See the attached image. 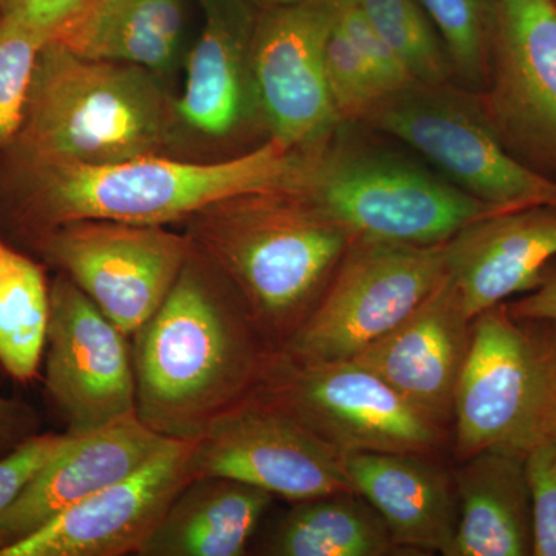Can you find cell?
Returning a JSON list of instances; mask_svg holds the SVG:
<instances>
[{"mask_svg": "<svg viewBox=\"0 0 556 556\" xmlns=\"http://www.w3.org/2000/svg\"><path fill=\"white\" fill-rule=\"evenodd\" d=\"M130 345L137 416L177 441H197L255 396L280 354L193 248L170 294Z\"/></svg>", "mask_w": 556, "mask_h": 556, "instance_id": "6da1fadb", "label": "cell"}, {"mask_svg": "<svg viewBox=\"0 0 556 556\" xmlns=\"http://www.w3.org/2000/svg\"><path fill=\"white\" fill-rule=\"evenodd\" d=\"M302 159V149L270 138L217 163L149 155L98 166L0 167V233L27 244L76 219L185 223L229 197L291 188Z\"/></svg>", "mask_w": 556, "mask_h": 556, "instance_id": "7a4b0ae2", "label": "cell"}, {"mask_svg": "<svg viewBox=\"0 0 556 556\" xmlns=\"http://www.w3.org/2000/svg\"><path fill=\"white\" fill-rule=\"evenodd\" d=\"M185 233L277 351L308 317L353 243L291 189L217 201L186 219Z\"/></svg>", "mask_w": 556, "mask_h": 556, "instance_id": "3957f363", "label": "cell"}, {"mask_svg": "<svg viewBox=\"0 0 556 556\" xmlns=\"http://www.w3.org/2000/svg\"><path fill=\"white\" fill-rule=\"evenodd\" d=\"M160 76L43 43L20 134L0 167L98 166L164 155L177 139V105Z\"/></svg>", "mask_w": 556, "mask_h": 556, "instance_id": "277c9868", "label": "cell"}, {"mask_svg": "<svg viewBox=\"0 0 556 556\" xmlns=\"http://www.w3.org/2000/svg\"><path fill=\"white\" fill-rule=\"evenodd\" d=\"M342 124L302 149V167L289 189L351 240L430 247L445 243L479 218L504 212L404 156L346 137Z\"/></svg>", "mask_w": 556, "mask_h": 556, "instance_id": "5b68a950", "label": "cell"}, {"mask_svg": "<svg viewBox=\"0 0 556 556\" xmlns=\"http://www.w3.org/2000/svg\"><path fill=\"white\" fill-rule=\"evenodd\" d=\"M361 123L430 161L450 185L482 203L511 211L556 203V179L518 160L489 126L477 93L415 83L383 98Z\"/></svg>", "mask_w": 556, "mask_h": 556, "instance_id": "8992f818", "label": "cell"}, {"mask_svg": "<svg viewBox=\"0 0 556 556\" xmlns=\"http://www.w3.org/2000/svg\"><path fill=\"white\" fill-rule=\"evenodd\" d=\"M445 243L416 247L353 241L281 356L295 364L357 356L401 324L441 283L447 274Z\"/></svg>", "mask_w": 556, "mask_h": 556, "instance_id": "52a82bcc", "label": "cell"}, {"mask_svg": "<svg viewBox=\"0 0 556 556\" xmlns=\"http://www.w3.org/2000/svg\"><path fill=\"white\" fill-rule=\"evenodd\" d=\"M555 390L538 329H526L506 303L471 320L455 394L456 448L463 459L489 450L527 455L543 439Z\"/></svg>", "mask_w": 556, "mask_h": 556, "instance_id": "ba28073f", "label": "cell"}, {"mask_svg": "<svg viewBox=\"0 0 556 556\" xmlns=\"http://www.w3.org/2000/svg\"><path fill=\"white\" fill-rule=\"evenodd\" d=\"M27 247L129 338L163 305L192 251L185 232L110 219L64 223Z\"/></svg>", "mask_w": 556, "mask_h": 556, "instance_id": "9c48e42d", "label": "cell"}, {"mask_svg": "<svg viewBox=\"0 0 556 556\" xmlns=\"http://www.w3.org/2000/svg\"><path fill=\"white\" fill-rule=\"evenodd\" d=\"M257 394L342 456L362 452L427 455L441 441L438 424L353 361L295 364L278 354Z\"/></svg>", "mask_w": 556, "mask_h": 556, "instance_id": "30bf717a", "label": "cell"}, {"mask_svg": "<svg viewBox=\"0 0 556 556\" xmlns=\"http://www.w3.org/2000/svg\"><path fill=\"white\" fill-rule=\"evenodd\" d=\"M482 115L518 160L556 179V0H490Z\"/></svg>", "mask_w": 556, "mask_h": 556, "instance_id": "8fae6325", "label": "cell"}, {"mask_svg": "<svg viewBox=\"0 0 556 556\" xmlns=\"http://www.w3.org/2000/svg\"><path fill=\"white\" fill-rule=\"evenodd\" d=\"M43 394L70 434L137 415L130 338L65 274L51 280Z\"/></svg>", "mask_w": 556, "mask_h": 556, "instance_id": "7c38bea8", "label": "cell"}, {"mask_svg": "<svg viewBox=\"0 0 556 556\" xmlns=\"http://www.w3.org/2000/svg\"><path fill=\"white\" fill-rule=\"evenodd\" d=\"M190 470L193 479H233L291 503L354 492L342 455L258 394L193 441Z\"/></svg>", "mask_w": 556, "mask_h": 556, "instance_id": "4fadbf2b", "label": "cell"}, {"mask_svg": "<svg viewBox=\"0 0 556 556\" xmlns=\"http://www.w3.org/2000/svg\"><path fill=\"white\" fill-rule=\"evenodd\" d=\"M336 11L327 0H306L255 16L251 72L257 112L270 138L288 148H309L342 124L325 72Z\"/></svg>", "mask_w": 556, "mask_h": 556, "instance_id": "5bb4252c", "label": "cell"}, {"mask_svg": "<svg viewBox=\"0 0 556 556\" xmlns=\"http://www.w3.org/2000/svg\"><path fill=\"white\" fill-rule=\"evenodd\" d=\"M193 441L172 439L129 477L105 486L0 556H126L155 532L193 479Z\"/></svg>", "mask_w": 556, "mask_h": 556, "instance_id": "9a60e30c", "label": "cell"}, {"mask_svg": "<svg viewBox=\"0 0 556 556\" xmlns=\"http://www.w3.org/2000/svg\"><path fill=\"white\" fill-rule=\"evenodd\" d=\"M471 339V318L445 274L401 324L350 358L378 375L434 424L453 415L460 371Z\"/></svg>", "mask_w": 556, "mask_h": 556, "instance_id": "2e32d148", "label": "cell"}, {"mask_svg": "<svg viewBox=\"0 0 556 556\" xmlns=\"http://www.w3.org/2000/svg\"><path fill=\"white\" fill-rule=\"evenodd\" d=\"M170 441L137 415L89 433H67L61 447L0 518V552L31 536L105 486L129 477Z\"/></svg>", "mask_w": 556, "mask_h": 556, "instance_id": "e0dca14e", "label": "cell"}, {"mask_svg": "<svg viewBox=\"0 0 556 556\" xmlns=\"http://www.w3.org/2000/svg\"><path fill=\"white\" fill-rule=\"evenodd\" d=\"M554 263L556 203L486 215L445 243L447 276L471 320L535 289Z\"/></svg>", "mask_w": 556, "mask_h": 556, "instance_id": "ac0fdd59", "label": "cell"}, {"mask_svg": "<svg viewBox=\"0 0 556 556\" xmlns=\"http://www.w3.org/2000/svg\"><path fill=\"white\" fill-rule=\"evenodd\" d=\"M203 28L186 60V80L175 101L181 127L207 138H228L257 115L251 72L255 17L247 0H199Z\"/></svg>", "mask_w": 556, "mask_h": 556, "instance_id": "d6986e66", "label": "cell"}, {"mask_svg": "<svg viewBox=\"0 0 556 556\" xmlns=\"http://www.w3.org/2000/svg\"><path fill=\"white\" fill-rule=\"evenodd\" d=\"M351 485L378 511L397 547L450 554L457 506L447 475L404 453L343 455Z\"/></svg>", "mask_w": 556, "mask_h": 556, "instance_id": "ffe728a7", "label": "cell"}, {"mask_svg": "<svg viewBox=\"0 0 556 556\" xmlns=\"http://www.w3.org/2000/svg\"><path fill=\"white\" fill-rule=\"evenodd\" d=\"M459 521L448 556H527L533 552L526 455L489 450L456 478Z\"/></svg>", "mask_w": 556, "mask_h": 556, "instance_id": "44dd1931", "label": "cell"}, {"mask_svg": "<svg viewBox=\"0 0 556 556\" xmlns=\"http://www.w3.org/2000/svg\"><path fill=\"white\" fill-rule=\"evenodd\" d=\"M273 497L265 490L233 479H192L137 555H244Z\"/></svg>", "mask_w": 556, "mask_h": 556, "instance_id": "7402d4cb", "label": "cell"}, {"mask_svg": "<svg viewBox=\"0 0 556 556\" xmlns=\"http://www.w3.org/2000/svg\"><path fill=\"white\" fill-rule=\"evenodd\" d=\"M181 0H94L56 36L73 53L169 75L185 31Z\"/></svg>", "mask_w": 556, "mask_h": 556, "instance_id": "603a6c76", "label": "cell"}, {"mask_svg": "<svg viewBox=\"0 0 556 556\" xmlns=\"http://www.w3.org/2000/svg\"><path fill=\"white\" fill-rule=\"evenodd\" d=\"M386 522L356 492L294 503L266 538L273 556H382L396 548Z\"/></svg>", "mask_w": 556, "mask_h": 556, "instance_id": "cb8c5ba5", "label": "cell"}, {"mask_svg": "<svg viewBox=\"0 0 556 556\" xmlns=\"http://www.w3.org/2000/svg\"><path fill=\"white\" fill-rule=\"evenodd\" d=\"M50 305L51 281L43 263L0 233V367L16 382L38 376Z\"/></svg>", "mask_w": 556, "mask_h": 556, "instance_id": "d4e9b609", "label": "cell"}, {"mask_svg": "<svg viewBox=\"0 0 556 556\" xmlns=\"http://www.w3.org/2000/svg\"><path fill=\"white\" fill-rule=\"evenodd\" d=\"M416 83L439 86L453 76L447 51L419 0H353Z\"/></svg>", "mask_w": 556, "mask_h": 556, "instance_id": "484cf974", "label": "cell"}, {"mask_svg": "<svg viewBox=\"0 0 556 556\" xmlns=\"http://www.w3.org/2000/svg\"><path fill=\"white\" fill-rule=\"evenodd\" d=\"M441 36L453 76L481 91L489 65L490 0H419ZM477 91V93H478Z\"/></svg>", "mask_w": 556, "mask_h": 556, "instance_id": "4316f807", "label": "cell"}, {"mask_svg": "<svg viewBox=\"0 0 556 556\" xmlns=\"http://www.w3.org/2000/svg\"><path fill=\"white\" fill-rule=\"evenodd\" d=\"M42 33L0 20V164L20 134Z\"/></svg>", "mask_w": 556, "mask_h": 556, "instance_id": "83f0119b", "label": "cell"}, {"mask_svg": "<svg viewBox=\"0 0 556 556\" xmlns=\"http://www.w3.org/2000/svg\"><path fill=\"white\" fill-rule=\"evenodd\" d=\"M325 72L340 123H361L383 100L367 64L339 24L338 11L325 46Z\"/></svg>", "mask_w": 556, "mask_h": 556, "instance_id": "f1b7e54d", "label": "cell"}, {"mask_svg": "<svg viewBox=\"0 0 556 556\" xmlns=\"http://www.w3.org/2000/svg\"><path fill=\"white\" fill-rule=\"evenodd\" d=\"M338 21L356 46L358 54L367 64L383 98L399 93L416 83L396 53L369 24L356 2L339 5Z\"/></svg>", "mask_w": 556, "mask_h": 556, "instance_id": "f546056e", "label": "cell"}, {"mask_svg": "<svg viewBox=\"0 0 556 556\" xmlns=\"http://www.w3.org/2000/svg\"><path fill=\"white\" fill-rule=\"evenodd\" d=\"M532 495L533 556H556V450L541 439L526 455Z\"/></svg>", "mask_w": 556, "mask_h": 556, "instance_id": "4dcf8cb0", "label": "cell"}, {"mask_svg": "<svg viewBox=\"0 0 556 556\" xmlns=\"http://www.w3.org/2000/svg\"><path fill=\"white\" fill-rule=\"evenodd\" d=\"M67 433H39L0 459V518L20 496L51 455L61 447Z\"/></svg>", "mask_w": 556, "mask_h": 556, "instance_id": "1f68e13d", "label": "cell"}, {"mask_svg": "<svg viewBox=\"0 0 556 556\" xmlns=\"http://www.w3.org/2000/svg\"><path fill=\"white\" fill-rule=\"evenodd\" d=\"M94 0H0V20L24 25L49 39L78 20Z\"/></svg>", "mask_w": 556, "mask_h": 556, "instance_id": "d6a6232c", "label": "cell"}, {"mask_svg": "<svg viewBox=\"0 0 556 556\" xmlns=\"http://www.w3.org/2000/svg\"><path fill=\"white\" fill-rule=\"evenodd\" d=\"M38 409L21 399L0 396V459L39 434Z\"/></svg>", "mask_w": 556, "mask_h": 556, "instance_id": "836d02e7", "label": "cell"}, {"mask_svg": "<svg viewBox=\"0 0 556 556\" xmlns=\"http://www.w3.org/2000/svg\"><path fill=\"white\" fill-rule=\"evenodd\" d=\"M508 313L527 324H556V263L547 269L543 281L525 298L507 305Z\"/></svg>", "mask_w": 556, "mask_h": 556, "instance_id": "e575fe53", "label": "cell"}, {"mask_svg": "<svg viewBox=\"0 0 556 556\" xmlns=\"http://www.w3.org/2000/svg\"><path fill=\"white\" fill-rule=\"evenodd\" d=\"M540 329L541 340H543L544 348H546V353L548 357V362H551L552 372H554V378L556 382V324H536Z\"/></svg>", "mask_w": 556, "mask_h": 556, "instance_id": "d590c367", "label": "cell"}, {"mask_svg": "<svg viewBox=\"0 0 556 556\" xmlns=\"http://www.w3.org/2000/svg\"><path fill=\"white\" fill-rule=\"evenodd\" d=\"M543 439L551 442L552 447L556 450V382L554 394L548 402L546 419H544Z\"/></svg>", "mask_w": 556, "mask_h": 556, "instance_id": "8d00e7d4", "label": "cell"}, {"mask_svg": "<svg viewBox=\"0 0 556 556\" xmlns=\"http://www.w3.org/2000/svg\"><path fill=\"white\" fill-rule=\"evenodd\" d=\"M262 9H270V7L294 5V3L306 2V0H254Z\"/></svg>", "mask_w": 556, "mask_h": 556, "instance_id": "74e56055", "label": "cell"}, {"mask_svg": "<svg viewBox=\"0 0 556 556\" xmlns=\"http://www.w3.org/2000/svg\"><path fill=\"white\" fill-rule=\"evenodd\" d=\"M327 2L332 3V5L339 7L343 5V3L353 2V0H327Z\"/></svg>", "mask_w": 556, "mask_h": 556, "instance_id": "f35d334b", "label": "cell"}]
</instances>
